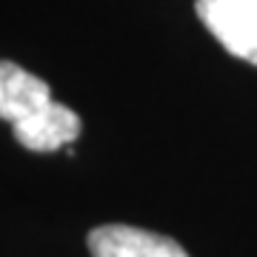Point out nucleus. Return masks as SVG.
I'll list each match as a JSON object with an SVG mask.
<instances>
[{
	"instance_id": "obj_1",
	"label": "nucleus",
	"mask_w": 257,
	"mask_h": 257,
	"mask_svg": "<svg viewBox=\"0 0 257 257\" xmlns=\"http://www.w3.org/2000/svg\"><path fill=\"white\" fill-rule=\"evenodd\" d=\"M0 120H6L23 149L57 152L80 135V117L52 97L46 80L12 60H0Z\"/></svg>"
},
{
	"instance_id": "obj_2",
	"label": "nucleus",
	"mask_w": 257,
	"mask_h": 257,
	"mask_svg": "<svg viewBox=\"0 0 257 257\" xmlns=\"http://www.w3.org/2000/svg\"><path fill=\"white\" fill-rule=\"evenodd\" d=\"M194 9L229 55L257 66V0H197Z\"/></svg>"
},
{
	"instance_id": "obj_3",
	"label": "nucleus",
	"mask_w": 257,
	"mask_h": 257,
	"mask_svg": "<svg viewBox=\"0 0 257 257\" xmlns=\"http://www.w3.org/2000/svg\"><path fill=\"white\" fill-rule=\"evenodd\" d=\"M89 251L92 257H189L177 240L126 223H106L92 229Z\"/></svg>"
}]
</instances>
